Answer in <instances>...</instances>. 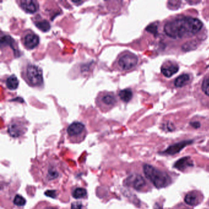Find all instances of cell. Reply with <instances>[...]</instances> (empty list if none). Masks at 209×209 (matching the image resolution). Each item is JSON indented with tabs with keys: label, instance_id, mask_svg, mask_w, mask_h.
I'll list each match as a JSON object with an SVG mask.
<instances>
[{
	"label": "cell",
	"instance_id": "obj_10",
	"mask_svg": "<svg viewBox=\"0 0 209 209\" xmlns=\"http://www.w3.org/2000/svg\"><path fill=\"white\" fill-rule=\"evenodd\" d=\"M19 6L27 13L34 14L39 10V4L34 0H20L17 1Z\"/></svg>",
	"mask_w": 209,
	"mask_h": 209
},
{
	"label": "cell",
	"instance_id": "obj_2",
	"mask_svg": "<svg viewBox=\"0 0 209 209\" xmlns=\"http://www.w3.org/2000/svg\"><path fill=\"white\" fill-rule=\"evenodd\" d=\"M201 20L191 17L177 18L167 22L164 27L165 34L174 39L188 38L194 36L202 29Z\"/></svg>",
	"mask_w": 209,
	"mask_h": 209
},
{
	"label": "cell",
	"instance_id": "obj_24",
	"mask_svg": "<svg viewBox=\"0 0 209 209\" xmlns=\"http://www.w3.org/2000/svg\"><path fill=\"white\" fill-rule=\"evenodd\" d=\"M146 31H149V33H153L154 34H156L157 33V28L156 25H150L148 27H147Z\"/></svg>",
	"mask_w": 209,
	"mask_h": 209
},
{
	"label": "cell",
	"instance_id": "obj_16",
	"mask_svg": "<svg viewBox=\"0 0 209 209\" xmlns=\"http://www.w3.org/2000/svg\"><path fill=\"white\" fill-rule=\"evenodd\" d=\"M18 80L15 75L9 76L6 80V86L10 90H15L18 87Z\"/></svg>",
	"mask_w": 209,
	"mask_h": 209
},
{
	"label": "cell",
	"instance_id": "obj_5",
	"mask_svg": "<svg viewBox=\"0 0 209 209\" xmlns=\"http://www.w3.org/2000/svg\"><path fill=\"white\" fill-rule=\"evenodd\" d=\"M138 57L129 51L120 54L114 62V68L120 71H128L134 69L138 63Z\"/></svg>",
	"mask_w": 209,
	"mask_h": 209
},
{
	"label": "cell",
	"instance_id": "obj_15",
	"mask_svg": "<svg viewBox=\"0 0 209 209\" xmlns=\"http://www.w3.org/2000/svg\"><path fill=\"white\" fill-rule=\"evenodd\" d=\"M190 80V76L187 74L180 75L174 81V85L176 87L181 88L186 85Z\"/></svg>",
	"mask_w": 209,
	"mask_h": 209
},
{
	"label": "cell",
	"instance_id": "obj_3",
	"mask_svg": "<svg viewBox=\"0 0 209 209\" xmlns=\"http://www.w3.org/2000/svg\"><path fill=\"white\" fill-rule=\"evenodd\" d=\"M144 172L147 179L157 188H162L167 186L171 182L170 177L164 172L151 165L144 166Z\"/></svg>",
	"mask_w": 209,
	"mask_h": 209
},
{
	"label": "cell",
	"instance_id": "obj_9",
	"mask_svg": "<svg viewBox=\"0 0 209 209\" xmlns=\"http://www.w3.org/2000/svg\"><path fill=\"white\" fill-rule=\"evenodd\" d=\"M21 42L27 49L33 50L39 45V38L33 31L27 30L21 36Z\"/></svg>",
	"mask_w": 209,
	"mask_h": 209
},
{
	"label": "cell",
	"instance_id": "obj_4",
	"mask_svg": "<svg viewBox=\"0 0 209 209\" xmlns=\"http://www.w3.org/2000/svg\"><path fill=\"white\" fill-rule=\"evenodd\" d=\"M22 76L23 80L31 87H40L43 86V71L38 66L28 64L22 70Z\"/></svg>",
	"mask_w": 209,
	"mask_h": 209
},
{
	"label": "cell",
	"instance_id": "obj_26",
	"mask_svg": "<svg viewBox=\"0 0 209 209\" xmlns=\"http://www.w3.org/2000/svg\"><path fill=\"white\" fill-rule=\"evenodd\" d=\"M55 209V208H54V207H50V206H44V207H43L42 206H39V208H38V209Z\"/></svg>",
	"mask_w": 209,
	"mask_h": 209
},
{
	"label": "cell",
	"instance_id": "obj_25",
	"mask_svg": "<svg viewBox=\"0 0 209 209\" xmlns=\"http://www.w3.org/2000/svg\"><path fill=\"white\" fill-rule=\"evenodd\" d=\"M191 125L194 127V128H198L200 127V123L198 121H194L191 123Z\"/></svg>",
	"mask_w": 209,
	"mask_h": 209
},
{
	"label": "cell",
	"instance_id": "obj_22",
	"mask_svg": "<svg viewBox=\"0 0 209 209\" xmlns=\"http://www.w3.org/2000/svg\"><path fill=\"white\" fill-rule=\"evenodd\" d=\"M14 204L17 206H24L26 204L25 199L20 195L17 194L15 195V197L14 199Z\"/></svg>",
	"mask_w": 209,
	"mask_h": 209
},
{
	"label": "cell",
	"instance_id": "obj_18",
	"mask_svg": "<svg viewBox=\"0 0 209 209\" xmlns=\"http://www.w3.org/2000/svg\"><path fill=\"white\" fill-rule=\"evenodd\" d=\"M34 23L35 26L43 32H47L51 28L49 22H48L45 19H40V20L39 19L35 20Z\"/></svg>",
	"mask_w": 209,
	"mask_h": 209
},
{
	"label": "cell",
	"instance_id": "obj_23",
	"mask_svg": "<svg viewBox=\"0 0 209 209\" xmlns=\"http://www.w3.org/2000/svg\"><path fill=\"white\" fill-rule=\"evenodd\" d=\"M71 209H86V207L80 202H75L71 205Z\"/></svg>",
	"mask_w": 209,
	"mask_h": 209
},
{
	"label": "cell",
	"instance_id": "obj_19",
	"mask_svg": "<svg viewBox=\"0 0 209 209\" xmlns=\"http://www.w3.org/2000/svg\"><path fill=\"white\" fill-rule=\"evenodd\" d=\"M185 202L190 206H195L199 203V199L197 195L194 192L190 193L186 195L185 197Z\"/></svg>",
	"mask_w": 209,
	"mask_h": 209
},
{
	"label": "cell",
	"instance_id": "obj_1",
	"mask_svg": "<svg viewBox=\"0 0 209 209\" xmlns=\"http://www.w3.org/2000/svg\"><path fill=\"white\" fill-rule=\"evenodd\" d=\"M33 170L35 179L45 186H57L64 177V165L59 159L52 156L38 160Z\"/></svg>",
	"mask_w": 209,
	"mask_h": 209
},
{
	"label": "cell",
	"instance_id": "obj_21",
	"mask_svg": "<svg viewBox=\"0 0 209 209\" xmlns=\"http://www.w3.org/2000/svg\"><path fill=\"white\" fill-rule=\"evenodd\" d=\"M201 89L204 94L209 98V74L206 75L203 79Z\"/></svg>",
	"mask_w": 209,
	"mask_h": 209
},
{
	"label": "cell",
	"instance_id": "obj_13",
	"mask_svg": "<svg viewBox=\"0 0 209 209\" xmlns=\"http://www.w3.org/2000/svg\"><path fill=\"white\" fill-rule=\"evenodd\" d=\"M193 142L190 140H185L176 144L174 145H171L167 149L164 151V153L167 155H174L180 152L183 148H185L186 145L191 144Z\"/></svg>",
	"mask_w": 209,
	"mask_h": 209
},
{
	"label": "cell",
	"instance_id": "obj_17",
	"mask_svg": "<svg viewBox=\"0 0 209 209\" xmlns=\"http://www.w3.org/2000/svg\"><path fill=\"white\" fill-rule=\"evenodd\" d=\"M133 91L130 89L120 90L119 93V96L120 99L125 103H128L133 98Z\"/></svg>",
	"mask_w": 209,
	"mask_h": 209
},
{
	"label": "cell",
	"instance_id": "obj_12",
	"mask_svg": "<svg viewBox=\"0 0 209 209\" xmlns=\"http://www.w3.org/2000/svg\"><path fill=\"white\" fill-rule=\"evenodd\" d=\"M179 70V67L177 64L169 62L168 64L165 63L161 67V73L166 77H171L176 74Z\"/></svg>",
	"mask_w": 209,
	"mask_h": 209
},
{
	"label": "cell",
	"instance_id": "obj_8",
	"mask_svg": "<svg viewBox=\"0 0 209 209\" xmlns=\"http://www.w3.org/2000/svg\"><path fill=\"white\" fill-rule=\"evenodd\" d=\"M27 125L28 121L25 119L14 118L10 121L8 125V133L12 137H20L27 132Z\"/></svg>",
	"mask_w": 209,
	"mask_h": 209
},
{
	"label": "cell",
	"instance_id": "obj_6",
	"mask_svg": "<svg viewBox=\"0 0 209 209\" xmlns=\"http://www.w3.org/2000/svg\"><path fill=\"white\" fill-rule=\"evenodd\" d=\"M117 98L112 91H103L99 92L95 99L96 106L102 112H107L117 104Z\"/></svg>",
	"mask_w": 209,
	"mask_h": 209
},
{
	"label": "cell",
	"instance_id": "obj_7",
	"mask_svg": "<svg viewBox=\"0 0 209 209\" xmlns=\"http://www.w3.org/2000/svg\"><path fill=\"white\" fill-rule=\"evenodd\" d=\"M85 126L81 122L74 121L67 128L68 139L72 143H80L83 141L87 135Z\"/></svg>",
	"mask_w": 209,
	"mask_h": 209
},
{
	"label": "cell",
	"instance_id": "obj_14",
	"mask_svg": "<svg viewBox=\"0 0 209 209\" xmlns=\"http://www.w3.org/2000/svg\"><path fill=\"white\" fill-rule=\"evenodd\" d=\"M192 166H193V162L191 158L188 156L180 158L174 164V167L180 171H184Z\"/></svg>",
	"mask_w": 209,
	"mask_h": 209
},
{
	"label": "cell",
	"instance_id": "obj_11",
	"mask_svg": "<svg viewBox=\"0 0 209 209\" xmlns=\"http://www.w3.org/2000/svg\"><path fill=\"white\" fill-rule=\"evenodd\" d=\"M126 184L135 190H140L145 186V181L141 176L133 174L126 180Z\"/></svg>",
	"mask_w": 209,
	"mask_h": 209
},
{
	"label": "cell",
	"instance_id": "obj_20",
	"mask_svg": "<svg viewBox=\"0 0 209 209\" xmlns=\"http://www.w3.org/2000/svg\"><path fill=\"white\" fill-rule=\"evenodd\" d=\"M72 195L75 199H84L87 197V191L83 188H77L73 191Z\"/></svg>",
	"mask_w": 209,
	"mask_h": 209
}]
</instances>
